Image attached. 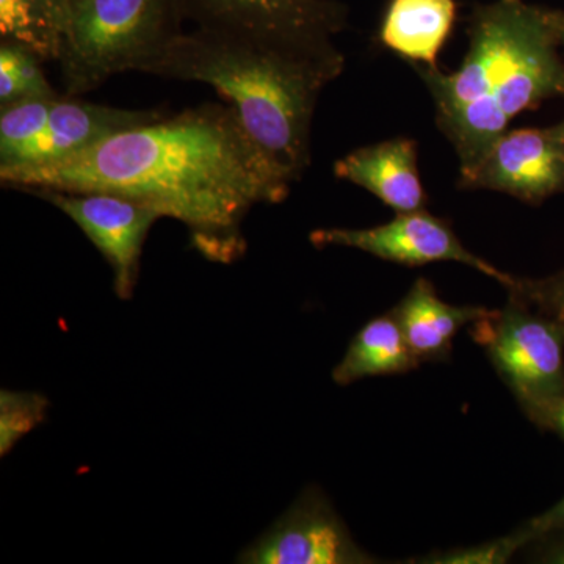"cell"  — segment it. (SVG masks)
I'll use <instances>...</instances> for the list:
<instances>
[{
  "mask_svg": "<svg viewBox=\"0 0 564 564\" xmlns=\"http://www.w3.org/2000/svg\"><path fill=\"white\" fill-rule=\"evenodd\" d=\"M419 366L399 322L388 313L367 322L355 334L332 377L336 384L350 386L370 377L413 372Z\"/></svg>",
  "mask_w": 564,
  "mask_h": 564,
  "instance_id": "cell-15",
  "label": "cell"
},
{
  "mask_svg": "<svg viewBox=\"0 0 564 564\" xmlns=\"http://www.w3.org/2000/svg\"><path fill=\"white\" fill-rule=\"evenodd\" d=\"M522 527L530 536V544L549 534L564 533V497L551 510L530 519Z\"/></svg>",
  "mask_w": 564,
  "mask_h": 564,
  "instance_id": "cell-23",
  "label": "cell"
},
{
  "mask_svg": "<svg viewBox=\"0 0 564 564\" xmlns=\"http://www.w3.org/2000/svg\"><path fill=\"white\" fill-rule=\"evenodd\" d=\"M508 295L564 325V270L547 278H518L507 285Z\"/></svg>",
  "mask_w": 564,
  "mask_h": 564,
  "instance_id": "cell-20",
  "label": "cell"
},
{
  "mask_svg": "<svg viewBox=\"0 0 564 564\" xmlns=\"http://www.w3.org/2000/svg\"><path fill=\"white\" fill-rule=\"evenodd\" d=\"M562 43H563V47H564V22H563V31H562Z\"/></svg>",
  "mask_w": 564,
  "mask_h": 564,
  "instance_id": "cell-27",
  "label": "cell"
},
{
  "mask_svg": "<svg viewBox=\"0 0 564 564\" xmlns=\"http://www.w3.org/2000/svg\"><path fill=\"white\" fill-rule=\"evenodd\" d=\"M198 31L315 57H344L334 44L348 11L337 0H181Z\"/></svg>",
  "mask_w": 564,
  "mask_h": 564,
  "instance_id": "cell-5",
  "label": "cell"
},
{
  "mask_svg": "<svg viewBox=\"0 0 564 564\" xmlns=\"http://www.w3.org/2000/svg\"><path fill=\"white\" fill-rule=\"evenodd\" d=\"M0 33L44 61H58L65 25L44 0H0Z\"/></svg>",
  "mask_w": 564,
  "mask_h": 564,
  "instance_id": "cell-16",
  "label": "cell"
},
{
  "mask_svg": "<svg viewBox=\"0 0 564 564\" xmlns=\"http://www.w3.org/2000/svg\"><path fill=\"white\" fill-rule=\"evenodd\" d=\"M538 562L564 564V533L549 534L534 541Z\"/></svg>",
  "mask_w": 564,
  "mask_h": 564,
  "instance_id": "cell-24",
  "label": "cell"
},
{
  "mask_svg": "<svg viewBox=\"0 0 564 564\" xmlns=\"http://www.w3.org/2000/svg\"><path fill=\"white\" fill-rule=\"evenodd\" d=\"M527 419L543 432L558 434L564 441V393L534 408Z\"/></svg>",
  "mask_w": 564,
  "mask_h": 564,
  "instance_id": "cell-22",
  "label": "cell"
},
{
  "mask_svg": "<svg viewBox=\"0 0 564 564\" xmlns=\"http://www.w3.org/2000/svg\"><path fill=\"white\" fill-rule=\"evenodd\" d=\"M22 98L20 74H18L17 47L2 41L0 47V104L18 101Z\"/></svg>",
  "mask_w": 564,
  "mask_h": 564,
  "instance_id": "cell-21",
  "label": "cell"
},
{
  "mask_svg": "<svg viewBox=\"0 0 564 564\" xmlns=\"http://www.w3.org/2000/svg\"><path fill=\"white\" fill-rule=\"evenodd\" d=\"M455 20V0H391L381 22L380 40L404 61L436 68Z\"/></svg>",
  "mask_w": 564,
  "mask_h": 564,
  "instance_id": "cell-14",
  "label": "cell"
},
{
  "mask_svg": "<svg viewBox=\"0 0 564 564\" xmlns=\"http://www.w3.org/2000/svg\"><path fill=\"white\" fill-rule=\"evenodd\" d=\"M530 544V536L524 527H519L513 533L505 534L486 543L456 547L451 551L432 552V554L411 560V563L422 564H503L510 562L521 549Z\"/></svg>",
  "mask_w": 564,
  "mask_h": 564,
  "instance_id": "cell-19",
  "label": "cell"
},
{
  "mask_svg": "<svg viewBox=\"0 0 564 564\" xmlns=\"http://www.w3.org/2000/svg\"><path fill=\"white\" fill-rule=\"evenodd\" d=\"M68 215L113 272L115 293L129 300L139 280L140 259L159 212L133 199L111 193H33Z\"/></svg>",
  "mask_w": 564,
  "mask_h": 564,
  "instance_id": "cell-9",
  "label": "cell"
},
{
  "mask_svg": "<svg viewBox=\"0 0 564 564\" xmlns=\"http://www.w3.org/2000/svg\"><path fill=\"white\" fill-rule=\"evenodd\" d=\"M61 98L54 96H29L2 107L0 113V159L39 135L50 120L52 107Z\"/></svg>",
  "mask_w": 564,
  "mask_h": 564,
  "instance_id": "cell-17",
  "label": "cell"
},
{
  "mask_svg": "<svg viewBox=\"0 0 564 564\" xmlns=\"http://www.w3.org/2000/svg\"><path fill=\"white\" fill-rule=\"evenodd\" d=\"M334 174L366 188L395 214L425 209L426 192L413 139L397 137L359 148L336 162Z\"/></svg>",
  "mask_w": 564,
  "mask_h": 564,
  "instance_id": "cell-12",
  "label": "cell"
},
{
  "mask_svg": "<svg viewBox=\"0 0 564 564\" xmlns=\"http://www.w3.org/2000/svg\"><path fill=\"white\" fill-rule=\"evenodd\" d=\"M50 400L41 393H0V455H9L22 437L46 421Z\"/></svg>",
  "mask_w": 564,
  "mask_h": 564,
  "instance_id": "cell-18",
  "label": "cell"
},
{
  "mask_svg": "<svg viewBox=\"0 0 564 564\" xmlns=\"http://www.w3.org/2000/svg\"><path fill=\"white\" fill-rule=\"evenodd\" d=\"M464 191L507 193L532 206L564 192V144L552 128L502 133L473 169L459 173Z\"/></svg>",
  "mask_w": 564,
  "mask_h": 564,
  "instance_id": "cell-10",
  "label": "cell"
},
{
  "mask_svg": "<svg viewBox=\"0 0 564 564\" xmlns=\"http://www.w3.org/2000/svg\"><path fill=\"white\" fill-rule=\"evenodd\" d=\"M552 131H554L555 135L558 137V140L564 144V120L560 122V124L554 126Z\"/></svg>",
  "mask_w": 564,
  "mask_h": 564,
  "instance_id": "cell-26",
  "label": "cell"
},
{
  "mask_svg": "<svg viewBox=\"0 0 564 564\" xmlns=\"http://www.w3.org/2000/svg\"><path fill=\"white\" fill-rule=\"evenodd\" d=\"M344 66L345 57H315L196 29L177 33L139 73L210 85L256 143L296 182L311 165L318 98Z\"/></svg>",
  "mask_w": 564,
  "mask_h": 564,
  "instance_id": "cell-3",
  "label": "cell"
},
{
  "mask_svg": "<svg viewBox=\"0 0 564 564\" xmlns=\"http://www.w3.org/2000/svg\"><path fill=\"white\" fill-rule=\"evenodd\" d=\"M245 564L377 563L352 540L328 497L311 486L237 558Z\"/></svg>",
  "mask_w": 564,
  "mask_h": 564,
  "instance_id": "cell-8",
  "label": "cell"
},
{
  "mask_svg": "<svg viewBox=\"0 0 564 564\" xmlns=\"http://www.w3.org/2000/svg\"><path fill=\"white\" fill-rule=\"evenodd\" d=\"M24 192L111 193L182 223L204 258L231 263L247 251L252 207L288 198L292 177L256 143L231 106L204 104L115 133L43 165L0 169Z\"/></svg>",
  "mask_w": 564,
  "mask_h": 564,
  "instance_id": "cell-1",
  "label": "cell"
},
{
  "mask_svg": "<svg viewBox=\"0 0 564 564\" xmlns=\"http://www.w3.org/2000/svg\"><path fill=\"white\" fill-rule=\"evenodd\" d=\"M161 117L158 110L118 109L73 98H58L43 131L7 158L0 159V169L61 161L87 150L107 137Z\"/></svg>",
  "mask_w": 564,
  "mask_h": 564,
  "instance_id": "cell-11",
  "label": "cell"
},
{
  "mask_svg": "<svg viewBox=\"0 0 564 564\" xmlns=\"http://www.w3.org/2000/svg\"><path fill=\"white\" fill-rule=\"evenodd\" d=\"M391 313L399 322L414 358L419 364H425L448 361L459 329L484 321L492 310L445 303L432 281L417 278Z\"/></svg>",
  "mask_w": 564,
  "mask_h": 564,
  "instance_id": "cell-13",
  "label": "cell"
},
{
  "mask_svg": "<svg viewBox=\"0 0 564 564\" xmlns=\"http://www.w3.org/2000/svg\"><path fill=\"white\" fill-rule=\"evenodd\" d=\"M181 0H70L58 63L68 96L141 65L182 32Z\"/></svg>",
  "mask_w": 564,
  "mask_h": 564,
  "instance_id": "cell-4",
  "label": "cell"
},
{
  "mask_svg": "<svg viewBox=\"0 0 564 564\" xmlns=\"http://www.w3.org/2000/svg\"><path fill=\"white\" fill-rule=\"evenodd\" d=\"M473 337L525 415L564 393V325L508 295Z\"/></svg>",
  "mask_w": 564,
  "mask_h": 564,
  "instance_id": "cell-6",
  "label": "cell"
},
{
  "mask_svg": "<svg viewBox=\"0 0 564 564\" xmlns=\"http://www.w3.org/2000/svg\"><path fill=\"white\" fill-rule=\"evenodd\" d=\"M310 240L317 248H355L404 267H422L434 262L464 263L492 278L503 288L514 278L467 250L451 223L434 217L425 209L397 214L393 220L373 228L317 229L311 232Z\"/></svg>",
  "mask_w": 564,
  "mask_h": 564,
  "instance_id": "cell-7",
  "label": "cell"
},
{
  "mask_svg": "<svg viewBox=\"0 0 564 564\" xmlns=\"http://www.w3.org/2000/svg\"><path fill=\"white\" fill-rule=\"evenodd\" d=\"M44 2L55 11V14H57L58 18H61L63 25H65L66 33L70 17V0H44Z\"/></svg>",
  "mask_w": 564,
  "mask_h": 564,
  "instance_id": "cell-25",
  "label": "cell"
},
{
  "mask_svg": "<svg viewBox=\"0 0 564 564\" xmlns=\"http://www.w3.org/2000/svg\"><path fill=\"white\" fill-rule=\"evenodd\" d=\"M563 22L562 11L497 0L470 17L458 69L413 65L432 96L437 128L454 144L459 173L473 169L519 115L564 96Z\"/></svg>",
  "mask_w": 564,
  "mask_h": 564,
  "instance_id": "cell-2",
  "label": "cell"
}]
</instances>
